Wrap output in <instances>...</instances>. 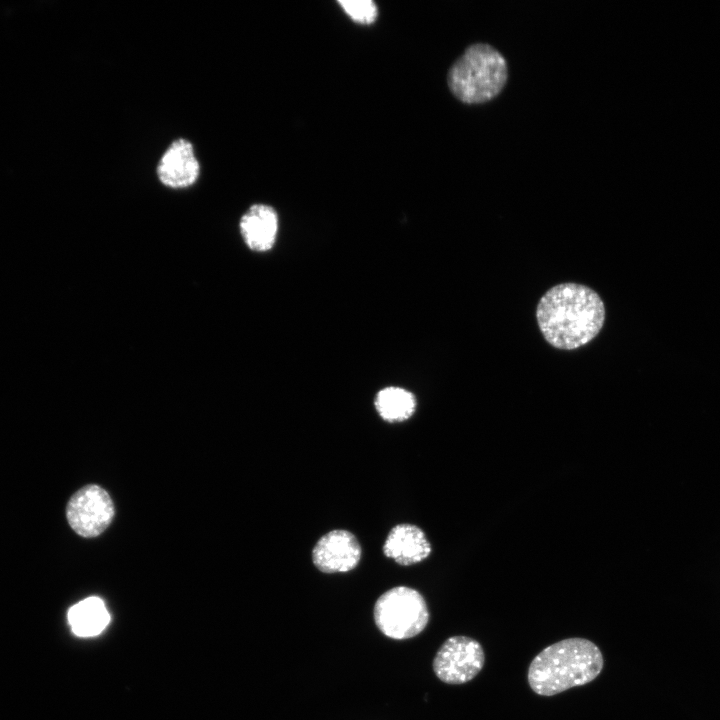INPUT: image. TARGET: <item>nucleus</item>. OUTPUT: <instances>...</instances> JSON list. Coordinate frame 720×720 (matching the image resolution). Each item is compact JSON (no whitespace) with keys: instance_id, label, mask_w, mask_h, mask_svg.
<instances>
[{"instance_id":"obj_2","label":"nucleus","mask_w":720,"mask_h":720,"mask_svg":"<svg viewBox=\"0 0 720 720\" xmlns=\"http://www.w3.org/2000/svg\"><path fill=\"white\" fill-rule=\"evenodd\" d=\"M603 666L602 652L594 642L566 638L547 646L532 659L527 681L536 694L553 696L592 682Z\"/></svg>"},{"instance_id":"obj_6","label":"nucleus","mask_w":720,"mask_h":720,"mask_svg":"<svg viewBox=\"0 0 720 720\" xmlns=\"http://www.w3.org/2000/svg\"><path fill=\"white\" fill-rule=\"evenodd\" d=\"M66 517L69 525L78 535L98 536L110 525L114 517L112 499L97 485L84 486L68 501Z\"/></svg>"},{"instance_id":"obj_7","label":"nucleus","mask_w":720,"mask_h":720,"mask_svg":"<svg viewBox=\"0 0 720 720\" xmlns=\"http://www.w3.org/2000/svg\"><path fill=\"white\" fill-rule=\"evenodd\" d=\"M361 546L350 531L332 530L323 535L312 550V561L323 573L353 570L360 562Z\"/></svg>"},{"instance_id":"obj_3","label":"nucleus","mask_w":720,"mask_h":720,"mask_svg":"<svg viewBox=\"0 0 720 720\" xmlns=\"http://www.w3.org/2000/svg\"><path fill=\"white\" fill-rule=\"evenodd\" d=\"M508 77V67L499 50L488 43H474L451 65L447 83L451 93L469 104L488 101L499 94Z\"/></svg>"},{"instance_id":"obj_12","label":"nucleus","mask_w":720,"mask_h":720,"mask_svg":"<svg viewBox=\"0 0 720 720\" xmlns=\"http://www.w3.org/2000/svg\"><path fill=\"white\" fill-rule=\"evenodd\" d=\"M374 405L384 421L398 423L413 415L416 409V398L410 391L402 387L388 386L378 391Z\"/></svg>"},{"instance_id":"obj_13","label":"nucleus","mask_w":720,"mask_h":720,"mask_svg":"<svg viewBox=\"0 0 720 720\" xmlns=\"http://www.w3.org/2000/svg\"><path fill=\"white\" fill-rule=\"evenodd\" d=\"M338 4L357 23L370 24L377 18V5L372 0H339Z\"/></svg>"},{"instance_id":"obj_1","label":"nucleus","mask_w":720,"mask_h":720,"mask_svg":"<svg viewBox=\"0 0 720 720\" xmlns=\"http://www.w3.org/2000/svg\"><path fill=\"white\" fill-rule=\"evenodd\" d=\"M536 316L544 338L558 349L570 350L585 345L599 333L605 308L589 287L565 283L544 294Z\"/></svg>"},{"instance_id":"obj_8","label":"nucleus","mask_w":720,"mask_h":720,"mask_svg":"<svg viewBox=\"0 0 720 720\" xmlns=\"http://www.w3.org/2000/svg\"><path fill=\"white\" fill-rule=\"evenodd\" d=\"M156 175L170 189H186L195 184L200 176V163L192 142L183 137L173 140L158 161Z\"/></svg>"},{"instance_id":"obj_4","label":"nucleus","mask_w":720,"mask_h":720,"mask_svg":"<svg viewBox=\"0 0 720 720\" xmlns=\"http://www.w3.org/2000/svg\"><path fill=\"white\" fill-rule=\"evenodd\" d=\"M373 616L379 631L395 640L415 637L429 621L424 597L407 586H396L384 592L376 600Z\"/></svg>"},{"instance_id":"obj_9","label":"nucleus","mask_w":720,"mask_h":720,"mask_svg":"<svg viewBox=\"0 0 720 720\" xmlns=\"http://www.w3.org/2000/svg\"><path fill=\"white\" fill-rule=\"evenodd\" d=\"M279 227L275 209L267 204L255 203L241 216L239 230L246 246L255 252L270 250L276 241Z\"/></svg>"},{"instance_id":"obj_10","label":"nucleus","mask_w":720,"mask_h":720,"mask_svg":"<svg viewBox=\"0 0 720 720\" xmlns=\"http://www.w3.org/2000/svg\"><path fill=\"white\" fill-rule=\"evenodd\" d=\"M383 552L399 565L410 566L426 559L431 553V546L418 526L403 523L390 530Z\"/></svg>"},{"instance_id":"obj_11","label":"nucleus","mask_w":720,"mask_h":720,"mask_svg":"<svg viewBox=\"0 0 720 720\" xmlns=\"http://www.w3.org/2000/svg\"><path fill=\"white\" fill-rule=\"evenodd\" d=\"M110 621L104 602L98 597L86 598L68 611V622L74 634L91 637L100 634Z\"/></svg>"},{"instance_id":"obj_5","label":"nucleus","mask_w":720,"mask_h":720,"mask_svg":"<svg viewBox=\"0 0 720 720\" xmlns=\"http://www.w3.org/2000/svg\"><path fill=\"white\" fill-rule=\"evenodd\" d=\"M485 664V652L475 639L457 635L440 646L433 660L437 678L450 685H460L474 679Z\"/></svg>"}]
</instances>
